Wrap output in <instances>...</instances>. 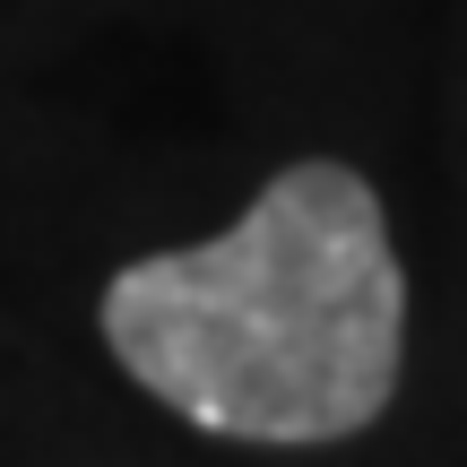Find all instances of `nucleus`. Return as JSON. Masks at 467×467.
Returning <instances> with one entry per match:
<instances>
[{"label":"nucleus","instance_id":"1","mask_svg":"<svg viewBox=\"0 0 467 467\" xmlns=\"http://www.w3.org/2000/svg\"><path fill=\"white\" fill-rule=\"evenodd\" d=\"M104 337L139 389L225 441H347L399 389L407 277L355 165H285L217 243L130 260Z\"/></svg>","mask_w":467,"mask_h":467}]
</instances>
